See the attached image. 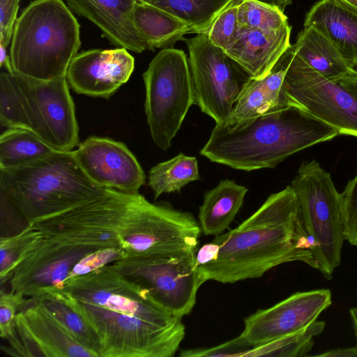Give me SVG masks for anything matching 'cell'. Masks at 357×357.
<instances>
[{"label": "cell", "instance_id": "1", "mask_svg": "<svg viewBox=\"0 0 357 357\" xmlns=\"http://www.w3.org/2000/svg\"><path fill=\"white\" fill-rule=\"evenodd\" d=\"M61 287L96 331L100 357H172L185 337L182 318L113 264L68 279Z\"/></svg>", "mask_w": 357, "mask_h": 357}, {"label": "cell", "instance_id": "2", "mask_svg": "<svg viewBox=\"0 0 357 357\" xmlns=\"http://www.w3.org/2000/svg\"><path fill=\"white\" fill-rule=\"evenodd\" d=\"M217 259L197 266L204 282L227 284L261 278L284 263L301 261L317 270L297 195L290 185L271 194L236 228L216 236Z\"/></svg>", "mask_w": 357, "mask_h": 357}, {"label": "cell", "instance_id": "3", "mask_svg": "<svg viewBox=\"0 0 357 357\" xmlns=\"http://www.w3.org/2000/svg\"><path fill=\"white\" fill-rule=\"evenodd\" d=\"M302 105L215 124L200 154L211 161L250 172L274 168L287 157L339 135Z\"/></svg>", "mask_w": 357, "mask_h": 357}, {"label": "cell", "instance_id": "4", "mask_svg": "<svg viewBox=\"0 0 357 357\" xmlns=\"http://www.w3.org/2000/svg\"><path fill=\"white\" fill-rule=\"evenodd\" d=\"M70 151H54L24 165L0 169V193L30 224L70 209L101 191Z\"/></svg>", "mask_w": 357, "mask_h": 357}, {"label": "cell", "instance_id": "5", "mask_svg": "<svg viewBox=\"0 0 357 357\" xmlns=\"http://www.w3.org/2000/svg\"><path fill=\"white\" fill-rule=\"evenodd\" d=\"M79 24L63 0H34L17 17L9 55L15 73L42 80L66 76L81 45Z\"/></svg>", "mask_w": 357, "mask_h": 357}, {"label": "cell", "instance_id": "6", "mask_svg": "<svg viewBox=\"0 0 357 357\" xmlns=\"http://www.w3.org/2000/svg\"><path fill=\"white\" fill-rule=\"evenodd\" d=\"M300 204L317 270L331 280L341 264L344 241L342 197L331 178L316 160L305 161L291 183Z\"/></svg>", "mask_w": 357, "mask_h": 357}, {"label": "cell", "instance_id": "7", "mask_svg": "<svg viewBox=\"0 0 357 357\" xmlns=\"http://www.w3.org/2000/svg\"><path fill=\"white\" fill-rule=\"evenodd\" d=\"M202 229L194 215L133 193L119 236L125 257L196 252Z\"/></svg>", "mask_w": 357, "mask_h": 357}, {"label": "cell", "instance_id": "8", "mask_svg": "<svg viewBox=\"0 0 357 357\" xmlns=\"http://www.w3.org/2000/svg\"><path fill=\"white\" fill-rule=\"evenodd\" d=\"M142 76L144 109L151 136L158 147L166 151L195 104L188 59L182 50L162 49Z\"/></svg>", "mask_w": 357, "mask_h": 357}, {"label": "cell", "instance_id": "9", "mask_svg": "<svg viewBox=\"0 0 357 357\" xmlns=\"http://www.w3.org/2000/svg\"><path fill=\"white\" fill-rule=\"evenodd\" d=\"M183 40L189 53L195 103L215 124L225 123L251 77L205 34Z\"/></svg>", "mask_w": 357, "mask_h": 357}, {"label": "cell", "instance_id": "10", "mask_svg": "<svg viewBox=\"0 0 357 357\" xmlns=\"http://www.w3.org/2000/svg\"><path fill=\"white\" fill-rule=\"evenodd\" d=\"M132 194L102 188L95 197L29 225L46 236H57L97 249L122 248L119 231Z\"/></svg>", "mask_w": 357, "mask_h": 357}, {"label": "cell", "instance_id": "11", "mask_svg": "<svg viewBox=\"0 0 357 357\" xmlns=\"http://www.w3.org/2000/svg\"><path fill=\"white\" fill-rule=\"evenodd\" d=\"M195 254L125 257L112 264L147 289L165 310L183 318L192 310L205 282L197 269Z\"/></svg>", "mask_w": 357, "mask_h": 357}, {"label": "cell", "instance_id": "12", "mask_svg": "<svg viewBox=\"0 0 357 357\" xmlns=\"http://www.w3.org/2000/svg\"><path fill=\"white\" fill-rule=\"evenodd\" d=\"M11 74L32 131L56 151H70L77 146L79 128L66 76L42 80Z\"/></svg>", "mask_w": 357, "mask_h": 357}, {"label": "cell", "instance_id": "13", "mask_svg": "<svg viewBox=\"0 0 357 357\" xmlns=\"http://www.w3.org/2000/svg\"><path fill=\"white\" fill-rule=\"evenodd\" d=\"M284 87L312 115L339 134L357 137V98L340 82L319 74L288 48Z\"/></svg>", "mask_w": 357, "mask_h": 357}, {"label": "cell", "instance_id": "14", "mask_svg": "<svg viewBox=\"0 0 357 357\" xmlns=\"http://www.w3.org/2000/svg\"><path fill=\"white\" fill-rule=\"evenodd\" d=\"M97 250L43 235L15 268L9 280L10 291L31 298L45 289L61 287L73 267L88 253Z\"/></svg>", "mask_w": 357, "mask_h": 357}, {"label": "cell", "instance_id": "15", "mask_svg": "<svg viewBox=\"0 0 357 357\" xmlns=\"http://www.w3.org/2000/svg\"><path fill=\"white\" fill-rule=\"evenodd\" d=\"M331 304L332 294L328 289L294 293L246 317L238 337L251 348L265 344L310 325Z\"/></svg>", "mask_w": 357, "mask_h": 357}, {"label": "cell", "instance_id": "16", "mask_svg": "<svg viewBox=\"0 0 357 357\" xmlns=\"http://www.w3.org/2000/svg\"><path fill=\"white\" fill-rule=\"evenodd\" d=\"M10 347V356L97 357L72 336L47 311L30 301L17 312Z\"/></svg>", "mask_w": 357, "mask_h": 357}, {"label": "cell", "instance_id": "17", "mask_svg": "<svg viewBox=\"0 0 357 357\" xmlns=\"http://www.w3.org/2000/svg\"><path fill=\"white\" fill-rule=\"evenodd\" d=\"M86 174L101 188L139 193L145 173L135 155L121 142L91 136L73 150Z\"/></svg>", "mask_w": 357, "mask_h": 357}, {"label": "cell", "instance_id": "18", "mask_svg": "<svg viewBox=\"0 0 357 357\" xmlns=\"http://www.w3.org/2000/svg\"><path fill=\"white\" fill-rule=\"evenodd\" d=\"M135 59L124 47L82 52L66 72L68 84L77 94L109 99L130 79Z\"/></svg>", "mask_w": 357, "mask_h": 357}, {"label": "cell", "instance_id": "19", "mask_svg": "<svg viewBox=\"0 0 357 357\" xmlns=\"http://www.w3.org/2000/svg\"><path fill=\"white\" fill-rule=\"evenodd\" d=\"M135 0H66L77 15L96 24L114 45L141 53L147 45L132 18Z\"/></svg>", "mask_w": 357, "mask_h": 357}, {"label": "cell", "instance_id": "20", "mask_svg": "<svg viewBox=\"0 0 357 357\" xmlns=\"http://www.w3.org/2000/svg\"><path fill=\"white\" fill-rule=\"evenodd\" d=\"M291 31L289 24L275 31L239 28L236 39L225 51L252 78L261 79L290 47Z\"/></svg>", "mask_w": 357, "mask_h": 357}, {"label": "cell", "instance_id": "21", "mask_svg": "<svg viewBox=\"0 0 357 357\" xmlns=\"http://www.w3.org/2000/svg\"><path fill=\"white\" fill-rule=\"evenodd\" d=\"M287 50L268 75L261 79H249L226 123L254 118L290 105H301L284 87L289 59Z\"/></svg>", "mask_w": 357, "mask_h": 357}, {"label": "cell", "instance_id": "22", "mask_svg": "<svg viewBox=\"0 0 357 357\" xmlns=\"http://www.w3.org/2000/svg\"><path fill=\"white\" fill-rule=\"evenodd\" d=\"M303 26H313L327 37L350 68L357 63L355 8L342 0H320L305 15Z\"/></svg>", "mask_w": 357, "mask_h": 357}, {"label": "cell", "instance_id": "23", "mask_svg": "<svg viewBox=\"0 0 357 357\" xmlns=\"http://www.w3.org/2000/svg\"><path fill=\"white\" fill-rule=\"evenodd\" d=\"M29 300L47 311L79 343L100 357V338L68 291L63 287H50Z\"/></svg>", "mask_w": 357, "mask_h": 357}, {"label": "cell", "instance_id": "24", "mask_svg": "<svg viewBox=\"0 0 357 357\" xmlns=\"http://www.w3.org/2000/svg\"><path fill=\"white\" fill-rule=\"evenodd\" d=\"M248 189L225 179L204 196L199 223L206 236H218L227 229L242 206Z\"/></svg>", "mask_w": 357, "mask_h": 357}, {"label": "cell", "instance_id": "25", "mask_svg": "<svg viewBox=\"0 0 357 357\" xmlns=\"http://www.w3.org/2000/svg\"><path fill=\"white\" fill-rule=\"evenodd\" d=\"M291 47L296 55L331 80L338 82L354 73L330 40L313 26L304 27Z\"/></svg>", "mask_w": 357, "mask_h": 357}, {"label": "cell", "instance_id": "26", "mask_svg": "<svg viewBox=\"0 0 357 357\" xmlns=\"http://www.w3.org/2000/svg\"><path fill=\"white\" fill-rule=\"evenodd\" d=\"M135 26L145 40L148 50L170 48L190 33L188 26L173 15L153 6L135 1L132 9Z\"/></svg>", "mask_w": 357, "mask_h": 357}, {"label": "cell", "instance_id": "27", "mask_svg": "<svg viewBox=\"0 0 357 357\" xmlns=\"http://www.w3.org/2000/svg\"><path fill=\"white\" fill-rule=\"evenodd\" d=\"M156 7L186 24L192 33H203L233 0H135Z\"/></svg>", "mask_w": 357, "mask_h": 357}, {"label": "cell", "instance_id": "28", "mask_svg": "<svg viewBox=\"0 0 357 357\" xmlns=\"http://www.w3.org/2000/svg\"><path fill=\"white\" fill-rule=\"evenodd\" d=\"M54 151L31 130L7 128L0 135V169L24 165Z\"/></svg>", "mask_w": 357, "mask_h": 357}, {"label": "cell", "instance_id": "29", "mask_svg": "<svg viewBox=\"0 0 357 357\" xmlns=\"http://www.w3.org/2000/svg\"><path fill=\"white\" fill-rule=\"evenodd\" d=\"M199 179L196 158L180 153L151 167L149 172L148 184L156 199L163 193L180 192L188 183Z\"/></svg>", "mask_w": 357, "mask_h": 357}, {"label": "cell", "instance_id": "30", "mask_svg": "<svg viewBox=\"0 0 357 357\" xmlns=\"http://www.w3.org/2000/svg\"><path fill=\"white\" fill-rule=\"evenodd\" d=\"M326 322L317 321L294 333L252 347L244 357H301L308 356L314 338L324 330Z\"/></svg>", "mask_w": 357, "mask_h": 357}, {"label": "cell", "instance_id": "31", "mask_svg": "<svg viewBox=\"0 0 357 357\" xmlns=\"http://www.w3.org/2000/svg\"><path fill=\"white\" fill-rule=\"evenodd\" d=\"M41 231L31 225L17 234L0 238V282H7L32 245L43 236Z\"/></svg>", "mask_w": 357, "mask_h": 357}, {"label": "cell", "instance_id": "32", "mask_svg": "<svg viewBox=\"0 0 357 357\" xmlns=\"http://www.w3.org/2000/svg\"><path fill=\"white\" fill-rule=\"evenodd\" d=\"M0 123L6 128L31 130L25 105L11 73L0 74Z\"/></svg>", "mask_w": 357, "mask_h": 357}, {"label": "cell", "instance_id": "33", "mask_svg": "<svg viewBox=\"0 0 357 357\" xmlns=\"http://www.w3.org/2000/svg\"><path fill=\"white\" fill-rule=\"evenodd\" d=\"M239 28L275 31L289 24L287 17L278 8L257 0H241L238 6Z\"/></svg>", "mask_w": 357, "mask_h": 357}, {"label": "cell", "instance_id": "34", "mask_svg": "<svg viewBox=\"0 0 357 357\" xmlns=\"http://www.w3.org/2000/svg\"><path fill=\"white\" fill-rule=\"evenodd\" d=\"M241 1L233 0L203 33L213 44L224 50L234 41L238 35V6Z\"/></svg>", "mask_w": 357, "mask_h": 357}, {"label": "cell", "instance_id": "35", "mask_svg": "<svg viewBox=\"0 0 357 357\" xmlns=\"http://www.w3.org/2000/svg\"><path fill=\"white\" fill-rule=\"evenodd\" d=\"M345 240L357 247V174L341 193Z\"/></svg>", "mask_w": 357, "mask_h": 357}, {"label": "cell", "instance_id": "36", "mask_svg": "<svg viewBox=\"0 0 357 357\" xmlns=\"http://www.w3.org/2000/svg\"><path fill=\"white\" fill-rule=\"evenodd\" d=\"M125 257L124 251L120 248H105L92 251L73 267L67 280L91 273Z\"/></svg>", "mask_w": 357, "mask_h": 357}, {"label": "cell", "instance_id": "37", "mask_svg": "<svg viewBox=\"0 0 357 357\" xmlns=\"http://www.w3.org/2000/svg\"><path fill=\"white\" fill-rule=\"evenodd\" d=\"M20 293L1 290L0 294V335L7 339L13 333L14 321L18 311L28 302Z\"/></svg>", "mask_w": 357, "mask_h": 357}, {"label": "cell", "instance_id": "38", "mask_svg": "<svg viewBox=\"0 0 357 357\" xmlns=\"http://www.w3.org/2000/svg\"><path fill=\"white\" fill-rule=\"evenodd\" d=\"M251 349L238 336L218 346L182 350V357H244Z\"/></svg>", "mask_w": 357, "mask_h": 357}, {"label": "cell", "instance_id": "39", "mask_svg": "<svg viewBox=\"0 0 357 357\" xmlns=\"http://www.w3.org/2000/svg\"><path fill=\"white\" fill-rule=\"evenodd\" d=\"M20 0H0V45L7 48L11 41Z\"/></svg>", "mask_w": 357, "mask_h": 357}, {"label": "cell", "instance_id": "40", "mask_svg": "<svg viewBox=\"0 0 357 357\" xmlns=\"http://www.w3.org/2000/svg\"><path fill=\"white\" fill-rule=\"evenodd\" d=\"M219 245L212 241L198 249L195 254L196 267L207 264L217 259Z\"/></svg>", "mask_w": 357, "mask_h": 357}, {"label": "cell", "instance_id": "41", "mask_svg": "<svg viewBox=\"0 0 357 357\" xmlns=\"http://www.w3.org/2000/svg\"><path fill=\"white\" fill-rule=\"evenodd\" d=\"M314 356L321 357H356L357 356V346L333 349Z\"/></svg>", "mask_w": 357, "mask_h": 357}, {"label": "cell", "instance_id": "42", "mask_svg": "<svg viewBox=\"0 0 357 357\" xmlns=\"http://www.w3.org/2000/svg\"><path fill=\"white\" fill-rule=\"evenodd\" d=\"M340 82L357 98V73H354L348 77L339 80Z\"/></svg>", "mask_w": 357, "mask_h": 357}, {"label": "cell", "instance_id": "43", "mask_svg": "<svg viewBox=\"0 0 357 357\" xmlns=\"http://www.w3.org/2000/svg\"><path fill=\"white\" fill-rule=\"evenodd\" d=\"M0 67H4L7 72L13 73L10 55L8 54L6 47L0 45Z\"/></svg>", "mask_w": 357, "mask_h": 357}, {"label": "cell", "instance_id": "44", "mask_svg": "<svg viewBox=\"0 0 357 357\" xmlns=\"http://www.w3.org/2000/svg\"><path fill=\"white\" fill-rule=\"evenodd\" d=\"M260 2L267 3L268 5L278 8L282 12L287 6L292 3L293 0H257Z\"/></svg>", "mask_w": 357, "mask_h": 357}, {"label": "cell", "instance_id": "45", "mask_svg": "<svg viewBox=\"0 0 357 357\" xmlns=\"http://www.w3.org/2000/svg\"><path fill=\"white\" fill-rule=\"evenodd\" d=\"M349 315L351 320L354 331L355 333V337L356 339V346H357V307H351L349 309Z\"/></svg>", "mask_w": 357, "mask_h": 357}, {"label": "cell", "instance_id": "46", "mask_svg": "<svg viewBox=\"0 0 357 357\" xmlns=\"http://www.w3.org/2000/svg\"><path fill=\"white\" fill-rule=\"evenodd\" d=\"M357 10V0H342Z\"/></svg>", "mask_w": 357, "mask_h": 357}, {"label": "cell", "instance_id": "47", "mask_svg": "<svg viewBox=\"0 0 357 357\" xmlns=\"http://www.w3.org/2000/svg\"><path fill=\"white\" fill-rule=\"evenodd\" d=\"M351 70L355 73H357V63H354L351 67Z\"/></svg>", "mask_w": 357, "mask_h": 357}]
</instances>
